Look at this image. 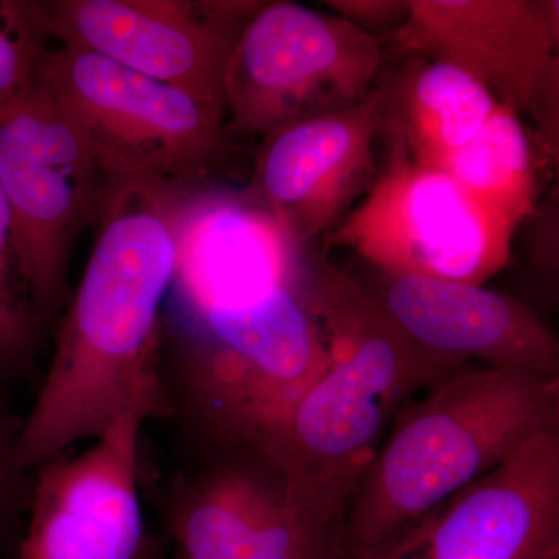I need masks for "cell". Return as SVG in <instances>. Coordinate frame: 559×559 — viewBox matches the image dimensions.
I'll return each instance as SVG.
<instances>
[{"label": "cell", "mask_w": 559, "mask_h": 559, "mask_svg": "<svg viewBox=\"0 0 559 559\" xmlns=\"http://www.w3.org/2000/svg\"><path fill=\"white\" fill-rule=\"evenodd\" d=\"M187 186L112 160L97 240L55 337L17 459L32 473L128 412L167 419L162 314L176 267V219Z\"/></svg>", "instance_id": "cell-1"}, {"label": "cell", "mask_w": 559, "mask_h": 559, "mask_svg": "<svg viewBox=\"0 0 559 559\" xmlns=\"http://www.w3.org/2000/svg\"><path fill=\"white\" fill-rule=\"evenodd\" d=\"M311 305L331 362L261 457L283 481L300 527L340 557L353 495L404 403L468 364L444 358L404 333L366 286L312 255Z\"/></svg>", "instance_id": "cell-2"}, {"label": "cell", "mask_w": 559, "mask_h": 559, "mask_svg": "<svg viewBox=\"0 0 559 559\" xmlns=\"http://www.w3.org/2000/svg\"><path fill=\"white\" fill-rule=\"evenodd\" d=\"M549 429L559 380L480 364L454 371L396 415L353 495L340 559H400L426 516Z\"/></svg>", "instance_id": "cell-3"}, {"label": "cell", "mask_w": 559, "mask_h": 559, "mask_svg": "<svg viewBox=\"0 0 559 559\" xmlns=\"http://www.w3.org/2000/svg\"><path fill=\"white\" fill-rule=\"evenodd\" d=\"M112 162L38 76L0 108V189L39 333L64 307L73 245L100 216Z\"/></svg>", "instance_id": "cell-4"}, {"label": "cell", "mask_w": 559, "mask_h": 559, "mask_svg": "<svg viewBox=\"0 0 559 559\" xmlns=\"http://www.w3.org/2000/svg\"><path fill=\"white\" fill-rule=\"evenodd\" d=\"M373 186L323 237L388 277L484 286L509 263L518 227L455 182L421 167L396 140Z\"/></svg>", "instance_id": "cell-5"}, {"label": "cell", "mask_w": 559, "mask_h": 559, "mask_svg": "<svg viewBox=\"0 0 559 559\" xmlns=\"http://www.w3.org/2000/svg\"><path fill=\"white\" fill-rule=\"evenodd\" d=\"M381 44L336 14L261 2L224 75L226 130L264 139L347 109L380 81Z\"/></svg>", "instance_id": "cell-6"}, {"label": "cell", "mask_w": 559, "mask_h": 559, "mask_svg": "<svg viewBox=\"0 0 559 559\" xmlns=\"http://www.w3.org/2000/svg\"><path fill=\"white\" fill-rule=\"evenodd\" d=\"M35 75L106 156L151 178L202 183L229 150L224 112L94 51L44 50Z\"/></svg>", "instance_id": "cell-7"}, {"label": "cell", "mask_w": 559, "mask_h": 559, "mask_svg": "<svg viewBox=\"0 0 559 559\" xmlns=\"http://www.w3.org/2000/svg\"><path fill=\"white\" fill-rule=\"evenodd\" d=\"M259 0L5 2L36 38L94 51L226 116L224 75Z\"/></svg>", "instance_id": "cell-8"}, {"label": "cell", "mask_w": 559, "mask_h": 559, "mask_svg": "<svg viewBox=\"0 0 559 559\" xmlns=\"http://www.w3.org/2000/svg\"><path fill=\"white\" fill-rule=\"evenodd\" d=\"M395 35L403 55L462 70L496 105L532 121L544 148L559 143L558 0H409Z\"/></svg>", "instance_id": "cell-9"}, {"label": "cell", "mask_w": 559, "mask_h": 559, "mask_svg": "<svg viewBox=\"0 0 559 559\" xmlns=\"http://www.w3.org/2000/svg\"><path fill=\"white\" fill-rule=\"evenodd\" d=\"M148 421L121 415L86 451L33 469L16 559H157L140 499V439Z\"/></svg>", "instance_id": "cell-10"}, {"label": "cell", "mask_w": 559, "mask_h": 559, "mask_svg": "<svg viewBox=\"0 0 559 559\" xmlns=\"http://www.w3.org/2000/svg\"><path fill=\"white\" fill-rule=\"evenodd\" d=\"M311 261L307 246L290 238L250 187L187 186L176 219L171 311L310 282Z\"/></svg>", "instance_id": "cell-11"}, {"label": "cell", "mask_w": 559, "mask_h": 559, "mask_svg": "<svg viewBox=\"0 0 559 559\" xmlns=\"http://www.w3.org/2000/svg\"><path fill=\"white\" fill-rule=\"evenodd\" d=\"M381 84L356 105L263 139L250 189L294 241L310 246L355 207L380 167Z\"/></svg>", "instance_id": "cell-12"}, {"label": "cell", "mask_w": 559, "mask_h": 559, "mask_svg": "<svg viewBox=\"0 0 559 559\" xmlns=\"http://www.w3.org/2000/svg\"><path fill=\"white\" fill-rule=\"evenodd\" d=\"M418 543L430 559H559V429L460 489Z\"/></svg>", "instance_id": "cell-13"}, {"label": "cell", "mask_w": 559, "mask_h": 559, "mask_svg": "<svg viewBox=\"0 0 559 559\" xmlns=\"http://www.w3.org/2000/svg\"><path fill=\"white\" fill-rule=\"evenodd\" d=\"M367 293L436 355L559 380L557 336L524 301L479 285L388 275Z\"/></svg>", "instance_id": "cell-14"}, {"label": "cell", "mask_w": 559, "mask_h": 559, "mask_svg": "<svg viewBox=\"0 0 559 559\" xmlns=\"http://www.w3.org/2000/svg\"><path fill=\"white\" fill-rule=\"evenodd\" d=\"M165 509L176 559H242L285 509L282 477L260 455L215 454L173 477Z\"/></svg>", "instance_id": "cell-15"}, {"label": "cell", "mask_w": 559, "mask_h": 559, "mask_svg": "<svg viewBox=\"0 0 559 559\" xmlns=\"http://www.w3.org/2000/svg\"><path fill=\"white\" fill-rule=\"evenodd\" d=\"M403 57L380 81L381 134L396 140L415 164L441 170L498 105L462 70L418 55Z\"/></svg>", "instance_id": "cell-16"}, {"label": "cell", "mask_w": 559, "mask_h": 559, "mask_svg": "<svg viewBox=\"0 0 559 559\" xmlns=\"http://www.w3.org/2000/svg\"><path fill=\"white\" fill-rule=\"evenodd\" d=\"M441 171L516 227L535 213V151L524 120L510 109L496 106L484 127L452 154Z\"/></svg>", "instance_id": "cell-17"}, {"label": "cell", "mask_w": 559, "mask_h": 559, "mask_svg": "<svg viewBox=\"0 0 559 559\" xmlns=\"http://www.w3.org/2000/svg\"><path fill=\"white\" fill-rule=\"evenodd\" d=\"M16 275L10 210L0 189V382L31 370L39 336L27 299L17 290Z\"/></svg>", "instance_id": "cell-18"}, {"label": "cell", "mask_w": 559, "mask_h": 559, "mask_svg": "<svg viewBox=\"0 0 559 559\" xmlns=\"http://www.w3.org/2000/svg\"><path fill=\"white\" fill-rule=\"evenodd\" d=\"M22 418L14 417L0 399V546L10 535L31 499L32 479L17 459Z\"/></svg>", "instance_id": "cell-19"}, {"label": "cell", "mask_w": 559, "mask_h": 559, "mask_svg": "<svg viewBox=\"0 0 559 559\" xmlns=\"http://www.w3.org/2000/svg\"><path fill=\"white\" fill-rule=\"evenodd\" d=\"M3 21L7 28L0 31V108L31 84L44 51L35 35Z\"/></svg>", "instance_id": "cell-20"}, {"label": "cell", "mask_w": 559, "mask_h": 559, "mask_svg": "<svg viewBox=\"0 0 559 559\" xmlns=\"http://www.w3.org/2000/svg\"><path fill=\"white\" fill-rule=\"evenodd\" d=\"M242 559H337V555L311 538L285 507Z\"/></svg>", "instance_id": "cell-21"}, {"label": "cell", "mask_w": 559, "mask_h": 559, "mask_svg": "<svg viewBox=\"0 0 559 559\" xmlns=\"http://www.w3.org/2000/svg\"><path fill=\"white\" fill-rule=\"evenodd\" d=\"M320 3L378 43L380 36L395 38L411 13L409 0H323Z\"/></svg>", "instance_id": "cell-22"}]
</instances>
